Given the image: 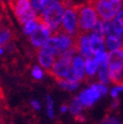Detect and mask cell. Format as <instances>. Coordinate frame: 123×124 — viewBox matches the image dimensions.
Returning <instances> with one entry per match:
<instances>
[{
  "label": "cell",
  "instance_id": "6da1fadb",
  "mask_svg": "<svg viewBox=\"0 0 123 124\" xmlns=\"http://www.w3.org/2000/svg\"><path fill=\"white\" fill-rule=\"evenodd\" d=\"M78 15V27L80 34H89L98 21V14L87 2L75 5Z\"/></svg>",
  "mask_w": 123,
  "mask_h": 124
},
{
  "label": "cell",
  "instance_id": "7a4b0ae2",
  "mask_svg": "<svg viewBox=\"0 0 123 124\" xmlns=\"http://www.w3.org/2000/svg\"><path fill=\"white\" fill-rule=\"evenodd\" d=\"M65 9L66 7L62 3V0H54V2L48 4L39 14L40 17L51 27L52 32L60 27L62 20H63Z\"/></svg>",
  "mask_w": 123,
  "mask_h": 124
},
{
  "label": "cell",
  "instance_id": "3957f363",
  "mask_svg": "<svg viewBox=\"0 0 123 124\" xmlns=\"http://www.w3.org/2000/svg\"><path fill=\"white\" fill-rule=\"evenodd\" d=\"M89 5L95 9L101 19L111 20L121 9L122 2H115L111 0H87Z\"/></svg>",
  "mask_w": 123,
  "mask_h": 124
},
{
  "label": "cell",
  "instance_id": "277c9868",
  "mask_svg": "<svg viewBox=\"0 0 123 124\" xmlns=\"http://www.w3.org/2000/svg\"><path fill=\"white\" fill-rule=\"evenodd\" d=\"M66 33L71 36H78L80 35L79 27H78V15L75 5H71L70 7L66 8L65 13L63 16V20L59 28L54 30L53 33Z\"/></svg>",
  "mask_w": 123,
  "mask_h": 124
},
{
  "label": "cell",
  "instance_id": "5b68a950",
  "mask_svg": "<svg viewBox=\"0 0 123 124\" xmlns=\"http://www.w3.org/2000/svg\"><path fill=\"white\" fill-rule=\"evenodd\" d=\"M15 16L22 25L38 17V12L32 7L30 0H9Z\"/></svg>",
  "mask_w": 123,
  "mask_h": 124
},
{
  "label": "cell",
  "instance_id": "8992f818",
  "mask_svg": "<svg viewBox=\"0 0 123 124\" xmlns=\"http://www.w3.org/2000/svg\"><path fill=\"white\" fill-rule=\"evenodd\" d=\"M38 26L29 34V38L32 46L36 48H39L52 35V29L48 26V24L40 17V15H38Z\"/></svg>",
  "mask_w": 123,
  "mask_h": 124
},
{
  "label": "cell",
  "instance_id": "52a82bcc",
  "mask_svg": "<svg viewBox=\"0 0 123 124\" xmlns=\"http://www.w3.org/2000/svg\"><path fill=\"white\" fill-rule=\"evenodd\" d=\"M42 51L54 54V57H59L63 54V47H62V41L59 35H51L48 39L39 47Z\"/></svg>",
  "mask_w": 123,
  "mask_h": 124
},
{
  "label": "cell",
  "instance_id": "ba28073f",
  "mask_svg": "<svg viewBox=\"0 0 123 124\" xmlns=\"http://www.w3.org/2000/svg\"><path fill=\"white\" fill-rule=\"evenodd\" d=\"M100 96H102V95H101L99 89H98V85H92L90 89L82 92L79 98H80V100H81L83 106L90 107L100 98Z\"/></svg>",
  "mask_w": 123,
  "mask_h": 124
},
{
  "label": "cell",
  "instance_id": "9c48e42d",
  "mask_svg": "<svg viewBox=\"0 0 123 124\" xmlns=\"http://www.w3.org/2000/svg\"><path fill=\"white\" fill-rule=\"evenodd\" d=\"M80 45H81V52L80 53H81L86 59L95 57V54H94L93 49H92V46H91L90 36L88 34H81Z\"/></svg>",
  "mask_w": 123,
  "mask_h": 124
},
{
  "label": "cell",
  "instance_id": "30bf717a",
  "mask_svg": "<svg viewBox=\"0 0 123 124\" xmlns=\"http://www.w3.org/2000/svg\"><path fill=\"white\" fill-rule=\"evenodd\" d=\"M38 57L39 64L44 67L46 70L51 69V68L54 66V62H56V58H54V54H52L50 53H46V52L42 51V49H40V48L38 51Z\"/></svg>",
  "mask_w": 123,
  "mask_h": 124
},
{
  "label": "cell",
  "instance_id": "8fae6325",
  "mask_svg": "<svg viewBox=\"0 0 123 124\" xmlns=\"http://www.w3.org/2000/svg\"><path fill=\"white\" fill-rule=\"evenodd\" d=\"M89 36H90V40H91V46H92V49H93L94 54L104 51V47H105V39L101 38V36L97 35L93 32H90Z\"/></svg>",
  "mask_w": 123,
  "mask_h": 124
},
{
  "label": "cell",
  "instance_id": "7c38bea8",
  "mask_svg": "<svg viewBox=\"0 0 123 124\" xmlns=\"http://www.w3.org/2000/svg\"><path fill=\"white\" fill-rule=\"evenodd\" d=\"M72 65L74 67V69H75V71L77 72L80 80L82 81V80L84 79V76H85V63H84L83 58H81V57H75L73 59Z\"/></svg>",
  "mask_w": 123,
  "mask_h": 124
},
{
  "label": "cell",
  "instance_id": "4fadbf2b",
  "mask_svg": "<svg viewBox=\"0 0 123 124\" xmlns=\"http://www.w3.org/2000/svg\"><path fill=\"white\" fill-rule=\"evenodd\" d=\"M98 67H99V63L97 60L94 58H88L85 61V71L89 76H93L96 74Z\"/></svg>",
  "mask_w": 123,
  "mask_h": 124
},
{
  "label": "cell",
  "instance_id": "5bb4252c",
  "mask_svg": "<svg viewBox=\"0 0 123 124\" xmlns=\"http://www.w3.org/2000/svg\"><path fill=\"white\" fill-rule=\"evenodd\" d=\"M54 0H30L32 7L35 9L38 13H41V11L44 10L48 4L54 2Z\"/></svg>",
  "mask_w": 123,
  "mask_h": 124
},
{
  "label": "cell",
  "instance_id": "9a60e30c",
  "mask_svg": "<svg viewBox=\"0 0 123 124\" xmlns=\"http://www.w3.org/2000/svg\"><path fill=\"white\" fill-rule=\"evenodd\" d=\"M100 70H99V79L101 84H107L108 81L110 80V76H109V70H108V65L104 64V65H100Z\"/></svg>",
  "mask_w": 123,
  "mask_h": 124
},
{
  "label": "cell",
  "instance_id": "2e32d148",
  "mask_svg": "<svg viewBox=\"0 0 123 124\" xmlns=\"http://www.w3.org/2000/svg\"><path fill=\"white\" fill-rule=\"evenodd\" d=\"M38 17L34 18V19L32 20H29L27 21L25 24H23V31L25 34H30L33 30L36 28V26H38Z\"/></svg>",
  "mask_w": 123,
  "mask_h": 124
},
{
  "label": "cell",
  "instance_id": "e0dca14e",
  "mask_svg": "<svg viewBox=\"0 0 123 124\" xmlns=\"http://www.w3.org/2000/svg\"><path fill=\"white\" fill-rule=\"evenodd\" d=\"M82 108H83V104H82L81 100H80V98H76V99H74L73 103L71 104L70 111H71L73 114L77 115V114H80Z\"/></svg>",
  "mask_w": 123,
  "mask_h": 124
},
{
  "label": "cell",
  "instance_id": "ac0fdd59",
  "mask_svg": "<svg viewBox=\"0 0 123 124\" xmlns=\"http://www.w3.org/2000/svg\"><path fill=\"white\" fill-rule=\"evenodd\" d=\"M0 35H1V39H2V43H3V46L6 45L9 40H10V38H11V33L8 29H2L1 31H0Z\"/></svg>",
  "mask_w": 123,
  "mask_h": 124
},
{
  "label": "cell",
  "instance_id": "d6986e66",
  "mask_svg": "<svg viewBox=\"0 0 123 124\" xmlns=\"http://www.w3.org/2000/svg\"><path fill=\"white\" fill-rule=\"evenodd\" d=\"M32 76L36 80H41L42 77H44V73H42V71H41V69L39 67L35 66L32 69Z\"/></svg>",
  "mask_w": 123,
  "mask_h": 124
},
{
  "label": "cell",
  "instance_id": "ffe728a7",
  "mask_svg": "<svg viewBox=\"0 0 123 124\" xmlns=\"http://www.w3.org/2000/svg\"><path fill=\"white\" fill-rule=\"evenodd\" d=\"M46 104H47V113L51 117H53L54 114V111H53V101H52V98L48 96L46 99Z\"/></svg>",
  "mask_w": 123,
  "mask_h": 124
},
{
  "label": "cell",
  "instance_id": "44dd1931",
  "mask_svg": "<svg viewBox=\"0 0 123 124\" xmlns=\"http://www.w3.org/2000/svg\"><path fill=\"white\" fill-rule=\"evenodd\" d=\"M62 3L64 4V6L66 8H68L72 5V0H62Z\"/></svg>",
  "mask_w": 123,
  "mask_h": 124
},
{
  "label": "cell",
  "instance_id": "7402d4cb",
  "mask_svg": "<svg viewBox=\"0 0 123 124\" xmlns=\"http://www.w3.org/2000/svg\"><path fill=\"white\" fill-rule=\"evenodd\" d=\"M31 106L36 110H38L40 108V105H39V103L38 101H31Z\"/></svg>",
  "mask_w": 123,
  "mask_h": 124
},
{
  "label": "cell",
  "instance_id": "603a6c76",
  "mask_svg": "<svg viewBox=\"0 0 123 124\" xmlns=\"http://www.w3.org/2000/svg\"><path fill=\"white\" fill-rule=\"evenodd\" d=\"M111 95H112V97L116 98V97H117V95H118V90H117V89H114V90L112 91V93H111Z\"/></svg>",
  "mask_w": 123,
  "mask_h": 124
},
{
  "label": "cell",
  "instance_id": "cb8c5ba5",
  "mask_svg": "<svg viewBox=\"0 0 123 124\" xmlns=\"http://www.w3.org/2000/svg\"><path fill=\"white\" fill-rule=\"evenodd\" d=\"M3 54V48H2V46H0V55H1Z\"/></svg>",
  "mask_w": 123,
  "mask_h": 124
},
{
  "label": "cell",
  "instance_id": "d4e9b609",
  "mask_svg": "<svg viewBox=\"0 0 123 124\" xmlns=\"http://www.w3.org/2000/svg\"><path fill=\"white\" fill-rule=\"evenodd\" d=\"M66 110H67V108H66V107H63V108H62V111H63V112H65Z\"/></svg>",
  "mask_w": 123,
  "mask_h": 124
},
{
  "label": "cell",
  "instance_id": "484cf974",
  "mask_svg": "<svg viewBox=\"0 0 123 124\" xmlns=\"http://www.w3.org/2000/svg\"><path fill=\"white\" fill-rule=\"evenodd\" d=\"M0 123H1V119H0Z\"/></svg>",
  "mask_w": 123,
  "mask_h": 124
}]
</instances>
